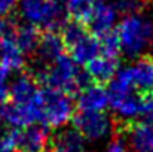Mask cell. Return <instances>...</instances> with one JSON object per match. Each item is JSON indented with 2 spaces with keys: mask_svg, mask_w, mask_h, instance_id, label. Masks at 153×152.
I'll return each instance as SVG.
<instances>
[{
  "mask_svg": "<svg viewBox=\"0 0 153 152\" xmlns=\"http://www.w3.org/2000/svg\"><path fill=\"white\" fill-rule=\"evenodd\" d=\"M4 30H6V22H4L3 15H0V33H1V31H4Z\"/></svg>",
  "mask_w": 153,
  "mask_h": 152,
  "instance_id": "27",
  "label": "cell"
},
{
  "mask_svg": "<svg viewBox=\"0 0 153 152\" xmlns=\"http://www.w3.org/2000/svg\"><path fill=\"white\" fill-rule=\"evenodd\" d=\"M49 142V133L45 125H30L16 131V148L18 152H46Z\"/></svg>",
  "mask_w": 153,
  "mask_h": 152,
  "instance_id": "11",
  "label": "cell"
},
{
  "mask_svg": "<svg viewBox=\"0 0 153 152\" xmlns=\"http://www.w3.org/2000/svg\"><path fill=\"white\" fill-rule=\"evenodd\" d=\"M37 78L46 85V88L67 94L80 91L88 85V75H85L79 64L65 54L52 63L43 64L37 72Z\"/></svg>",
  "mask_w": 153,
  "mask_h": 152,
  "instance_id": "1",
  "label": "cell"
},
{
  "mask_svg": "<svg viewBox=\"0 0 153 152\" xmlns=\"http://www.w3.org/2000/svg\"><path fill=\"white\" fill-rule=\"evenodd\" d=\"M141 96L153 94V57H140L117 70L116 76Z\"/></svg>",
  "mask_w": 153,
  "mask_h": 152,
  "instance_id": "7",
  "label": "cell"
},
{
  "mask_svg": "<svg viewBox=\"0 0 153 152\" xmlns=\"http://www.w3.org/2000/svg\"><path fill=\"white\" fill-rule=\"evenodd\" d=\"M16 3H18V0H0V15L4 16V15L10 13L15 9Z\"/></svg>",
  "mask_w": 153,
  "mask_h": 152,
  "instance_id": "26",
  "label": "cell"
},
{
  "mask_svg": "<svg viewBox=\"0 0 153 152\" xmlns=\"http://www.w3.org/2000/svg\"><path fill=\"white\" fill-rule=\"evenodd\" d=\"M16 148V131L0 122V152H13Z\"/></svg>",
  "mask_w": 153,
  "mask_h": 152,
  "instance_id": "22",
  "label": "cell"
},
{
  "mask_svg": "<svg viewBox=\"0 0 153 152\" xmlns=\"http://www.w3.org/2000/svg\"><path fill=\"white\" fill-rule=\"evenodd\" d=\"M97 0H68L65 4L67 15L71 16L73 21L85 24L88 22Z\"/></svg>",
  "mask_w": 153,
  "mask_h": 152,
  "instance_id": "20",
  "label": "cell"
},
{
  "mask_svg": "<svg viewBox=\"0 0 153 152\" xmlns=\"http://www.w3.org/2000/svg\"><path fill=\"white\" fill-rule=\"evenodd\" d=\"M108 106V93L100 84H88L79 91L77 107L80 112H104Z\"/></svg>",
  "mask_w": 153,
  "mask_h": 152,
  "instance_id": "13",
  "label": "cell"
},
{
  "mask_svg": "<svg viewBox=\"0 0 153 152\" xmlns=\"http://www.w3.org/2000/svg\"><path fill=\"white\" fill-rule=\"evenodd\" d=\"M126 145L128 143L123 139V136H117V137H113L107 143L104 152H126Z\"/></svg>",
  "mask_w": 153,
  "mask_h": 152,
  "instance_id": "25",
  "label": "cell"
},
{
  "mask_svg": "<svg viewBox=\"0 0 153 152\" xmlns=\"http://www.w3.org/2000/svg\"><path fill=\"white\" fill-rule=\"evenodd\" d=\"M138 121L153 124V94H150V96H141Z\"/></svg>",
  "mask_w": 153,
  "mask_h": 152,
  "instance_id": "24",
  "label": "cell"
},
{
  "mask_svg": "<svg viewBox=\"0 0 153 152\" xmlns=\"http://www.w3.org/2000/svg\"><path fill=\"white\" fill-rule=\"evenodd\" d=\"M65 46L70 51V57L80 66L88 64L91 60L101 54L100 39L85 28L83 24L71 21L64 24L61 34Z\"/></svg>",
  "mask_w": 153,
  "mask_h": 152,
  "instance_id": "5",
  "label": "cell"
},
{
  "mask_svg": "<svg viewBox=\"0 0 153 152\" xmlns=\"http://www.w3.org/2000/svg\"><path fill=\"white\" fill-rule=\"evenodd\" d=\"M53 1H55V3H58V4H61V6H64V7H65V4H67V1H68V0H53Z\"/></svg>",
  "mask_w": 153,
  "mask_h": 152,
  "instance_id": "28",
  "label": "cell"
},
{
  "mask_svg": "<svg viewBox=\"0 0 153 152\" xmlns=\"http://www.w3.org/2000/svg\"><path fill=\"white\" fill-rule=\"evenodd\" d=\"M120 52L129 58H140L153 42V21L143 13L123 16L117 25Z\"/></svg>",
  "mask_w": 153,
  "mask_h": 152,
  "instance_id": "2",
  "label": "cell"
},
{
  "mask_svg": "<svg viewBox=\"0 0 153 152\" xmlns=\"http://www.w3.org/2000/svg\"><path fill=\"white\" fill-rule=\"evenodd\" d=\"M12 34L15 37L16 45L19 46V49L22 51L25 55L31 54L33 51L37 49L39 40H40V34L37 31L36 27L30 25V24H21L18 25L15 30H12Z\"/></svg>",
  "mask_w": 153,
  "mask_h": 152,
  "instance_id": "18",
  "label": "cell"
},
{
  "mask_svg": "<svg viewBox=\"0 0 153 152\" xmlns=\"http://www.w3.org/2000/svg\"><path fill=\"white\" fill-rule=\"evenodd\" d=\"M64 49H65V43H64L62 37L55 31H46L43 36H40L36 52H37V57L40 58V61L48 64V63L55 61L56 58L62 57Z\"/></svg>",
  "mask_w": 153,
  "mask_h": 152,
  "instance_id": "17",
  "label": "cell"
},
{
  "mask_svg": "<svg viewBox=\"0 0 153 152\" xmlns=\"http://www.w3.org/2000/svg\"><path fill=\"white\" fill-rule=\"evenodd\" d=\"M117 15L119 13L110 0H97L94 10L88 19L89 31L97 37H101L110 31H114L113 28L116 25Z\"/></svg>",
  "mask_w": 153,
  "mask_h": 152,
  "instance_id": "10",
  "label": "cell"
},
{
  "mask_svg": "<svg viewBox=\"0 0 153 152\" xmlns=\"http://www.w3.org/2000/svg\"><path fill=\"white\" fill-rule=\"evenodd\" d=\"M40 122V96L33 103L6 101L0 106V122L10 128H25Z\"/></svg>",
  "mask_w": 153,
  "mask_h": 152,
  "instance_id": "8",
  "label": "cell"
},
{
  "mask_svg": "<svg viewBox=\"0 0 153 152\" xmlns=\"http://www.w3.org/2000/svg\"><path fill=\"white\" fill-rule=\"evenodd\" d=\"M1 45H3V34L0 33V51H1Z\"/></svg>",
  "mask_w": 153,
  "mask_h": 152,
  "instance_id": "30",
  "label": "cell"
},
{
  "mask_svg": "<svg viewBox=\"0 0 153 152\" xmlns=\"http://www.w3.org/2000/svg\"><path fill=\"white\" fill-rule=\"evenodd\" d=\"M85 140L76 128H64L55 137V148L62 152H85Z\"/></svg>",
  "mask_w": 153,
  "mask_h": 152,
  "instance_id": "19",
  "label": "cell"
},
{
  "mask_svg": "<svg viewBox=\"0 0 153 152\" xmlns=\"http://www.w3.org/2000/svg\"><path fill=\"white\" fill-rule=\"evenodd\" d=\"M100 39V49H101L102 55H108V57H116L120 52V42L117 37L116 31H110L107 34H104Z\"/></svg>",
  "mask_w": 153,
  "mask_h": 152,
  "instance_id": "21",
  "label": "cell"
},
{
  "mask_svg": "<svg viewBox=\"0 0 153 152\" xmlns=\"http://www.w3.org/2000/svg\"><path fill=\"white\" fill-rule=\"evenodd\" d=\"M74 113V103L70 94L45 88L40 90V122L46 128L65 127Z\"/></svg>",
  "mask_w": 153,
  "mask_h": 152,
  "instance_id": "4",
  "label": "cell"
},
{
  "mask_svg": "<svg viewBox=\"0 0 153 152\" xmlns=\"http://www.w3.org/2000/svg\"><path fill=\"white\" fill-rule=\"evenodd\" d=\"M123 139L135 152H153V124L143 121L128 124Z\"/></svg>",
  "mask_w": 153,
  "mask_h": 152,
  "instance_id": "12",
  "label": "cell"
},
{
  "mask_svg": "<svg viewBox=\"0 0 153 152\" xmlns=\"http://www.w3.org/2000/svg\"><path fill=\"white\" fill-rule=\"evenodd\" d=\"M74 128L91 142L107 139L113 131V121L104 112H79L74 116Z\"/></svg>",
  "mask_w": 153,
  "mask_h": 152,
  "instance_id": "9",
  "label": "cell"
},
{
  "mask_svg": "<svg viewBox=\"0 0 153 152\" xmlns=\"http://www.w3.org/2000/svg\"><path fill=\"white\" fill-rule=\"evenodd\" d=\"M0 61L12 72V70H21L25 64V54L19 49V46L15 42V37L12 34V30H6L3 34V45L0 51Z\"/></svg>",
  "mask_w": 153,
  "mask_h": 152,
  "instance_id": "16",
  "label": "cell"
},
{
  "mask_svg": "<svg viewBox=\"0 0 153 152\" xmlns=\"http://www.w3.org/2000/svg\"><path fill=\"white\" fill-rule=\"evenodd\" d=\"M110 1L113 3L117 13H122L125 16L140 13L144 6V0H110Z\"/></svg>",
  "mask_w": 153,
  "mask_h": 152,
  "instance_id": "23",
  "label": "cell"
},
{
  "mask_svg": "<svg viewBox=\"0 0 153 152\" xmlns=\"http://www.w3.org/2000/svg\"><path fill=\"white\" fill-rule=\"evenodd\" d=\"M40 90L31 75L21 73L9 85V101L13 103H33L39 99Z\"/></svg>",
  "mask_w": 153,
  "mask_h": 152,
  "instance_id": "15",
  "label": "cell"
},
{
  "mask_svg": "<svg viewBox=\"0 0 153 152\" xmlns=\"http://www.w3.org/2000/svg\"><path fill=\"white\" fill-rule=\"evenodd\" d=\"M119 70V63L116 57H108L100 54L94 60L86 64V75L89 79L95 81V84L111 82Z\"/></svg>",
  "mask_w": 153,
  "mask_h": 152,
  "instance_id": "14",
  "label": "cell"
},
{
  "mask_svg": "<svg viewBox=\"0 0 153 152\" xmlns=\"http://www.w3.org/2000/svg\"><path fill=\"white\" fill-rule=\"evenodd\" d=\"M18 3L19 13L27 24L48 31L64 27L67 10L53 0H18Z\"/></svg>",
  "mask_w": 153,
  "mask_h": 152,
  "instance_id": "3",
  "label": "cell"
},
{
  "mask_svg": "<svg viewBox=\"0 0 153 152\" xmlns=\"http://www.w3.org/2000/svg\"><path fill=\"white\" fill-rule=\"evenodd\" d=\"M46 152H62L61 149H56V148H52V149H48Z\"/></svg>",
  "mask_w": 153,
  "mask_h": 152,
  "instance_id": "29",
  "label": "cell"
},
{
  "mask_svg": "<svg viewBox=\"0 0 153 152\" xmlns=\"http://www.w3.org/2000/svg\"><path fill=\"white\" fill-rule=\"evenodd\" d=\"M107 93H108V106L111 107V110L116 113L117 118L129 124L131 121L134 122V119H138L141 96H138L137 91H134L128 84L122 82L120 79L114 78L110 82Z\"/></svg>",
  "mask_w": 153,
  "mask_h": 152,
  "instance_id": "6",
  "label": "cell"
}]
</instances>
